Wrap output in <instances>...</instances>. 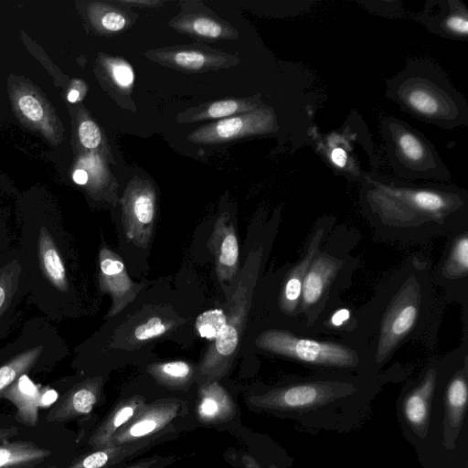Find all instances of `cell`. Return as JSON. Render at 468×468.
<instances>
[{"label":"cell","mask_w":468,"mask_h":468,"mask_svg":"<svg viewBox=\"0 0 468 468\" xmlns=\"http://www.w3.org/2000/svg\"><path fill=\"white\" fill-rule=\"evenodd\" d=\"M171 327V322L163 320L159 316H152L135 327L132 337L135 342L151 340L165 334Z\"/></svg>","instance_id":"obj_34"},{"label":"cell","mask_w":468,"mask_h":468,"mask_svg":"<svg viewBox=\"0 0 468 468\" xmlns=\"http://www.w3.org/2000/svg\"><path fill=\"white\" fill-rule=\"evenodd\" d=\"M356 230L345 225L334 227L307 270L299 308V331L304 335L341 293L351 286L361 264L354 254L358 244Z\"/></svg>","instance_id":"obj_4"},{"label":"cell","mask_w":468,"mask_h":468,"mask_svg":"<svg viewBox=\"0 0 468 468\" xmlns=\"http://www.w3.org/2000/svg\"><path fill=\"white\" fill-rule=\"evenodd\" d=\"M388 155L397 175L410 179H447L449 174L432 145L407 124L388 118L383 122Z\"/></svg>","instance_id":"obj_12"},{"label":"cell","mask_w":468,"mask_h":468,"mask_svg":"<svg viewBox=\"0 0 468 468\" xmlns=\"http://www.w3.org/2000/svg\"><path fill=\"white\" fill-rule=\"evenodd\" d=\"M18 105L22 112L31 121L42 119L44 112L39 102L31 95H25L19 99Z\"/></svg>","instance_id":"obj_38"},{"label":"cell","mask_w":468,"mask_h":468,"mask_svg":"<svg viewBox=\"0 0 468 468\" xmlns=\"http://www.w3.org/2000/svg\"><path fill=\"white\" fill-rule=\"evenodd\" d=\"M304 335L344 339L367 346L361 330L359 308L341 298L318 317Z\"/></svg>","instance_id":"obj_25"},{"label":"cell","mask_w":468,"mask_h":468,"mask_svg":"<svg viewBox=\"0 0 468 468\" xmlns=\"http://www.w3.org/2000/svg\"><path fill=\"white\" fill-rule=\"evenodd\" d=\"M40 397L41 390L32 383L27 375L19 378L3 395V399H9L16 406V420L30 427L39 423Z\"/></svg>","instance_id":"obj_30"},{"label":"cell","mask_w":468,"mask_h":468,"mask_svg":"<svg viewBox=\"0 0 468 468\" xmlns=\"http://www.w3.org/2000/svg\"><path fill=\"white\" fill-rule=\"evenodd\" d=\"M26 426L19 423L15 415L0 414V443L19 434Z\"/></svg>","instance_id":"obj_37"},{"label":"cell","mask_w":468,"mask_h":468,"mask_svg":"<svg viewBox=\"0 0 468 468\" xmlns=\"http://www.w3.org/2000/svg\"><path fill=\"white\" fill-rule=\"evenodd\" d=\"M332 162L338 167L343 168L347 162V154L342 148H335L330 154Z\"/></svg>","instance_id":"obj_40"},{"label":"cell","mask_w":468,"mask_h":468,"mask_svg":"<svg viewBox=\"0 0 468 468\" xmlns=\"http://www.w3.org/2000/svg\"><path fill=\"white\" fill-rule=\"evenodd\" d=\"M440 367L441 359H432L418 383L406 393L401 403L405 421L421 439L428 434L431 402L439 383Z\"/></svg>","instance_id":"obj_23"},{"label":"cell","mask_w":468,"mask_h":468,"mask_svg":"<svg viewBox=\"0 0 468 468\" xmlns=\"http://www.w3.org/2000/svg\"><path fill=\"white\" fill-rule=\"evenodd\" d=\"M105 66L109 80L117 90V93L129 94L134 82V71L132 66L121 58H106Z\"/></svg>","instance_id":"obj_32"},{"label":"cell","mask_w":468,"mask_h":468,"mask_svg":"<svg viewBox=\"0 0 468 468\" xmlns=\"http://www.w3.org/2000/svg\"><path fill=\"white\" fill-rule=\"evenodd\" d=\"M440 29L447 35L454 37H466L468 31L467 15L461 10V7L454 8L443 16L440 23Z\"/></svg>","instance_id":"obj_35"},{"label":"cell","mask_w":468,"mask_h":468,"mask_svg":"<svg viewBox=\"0 0 468 468\" xmlns=\"http://www.w3.org/2000/svg\"><path fill=\"white\" fill-rule=\"evenodd\" d=\"M61 392L47 413L39 416L44 421L62 424L89 415L100 401L104 378L101 375L74 380L73 378L59 381Z\"/></svg>","instance_id":"obj_16"},{"label":"cell","mask_w":468,"mask_h":468,"mask_svg":"<svg viewBox=\"0 0 468 468\" xmlns=\"http://www.w3.org/2000/svg\"><path fill=\"white\" fill-rule=\"evenodd\" d=\"M360 205L379 239L399 243L422 244L468 224V195L453 187L366 178Z\"/></svg>","instance_id":"obj_2"},{"label":"cell","mask_w":468,"mask_h":468,"mask_svg":"<svg viewBox=\"0 0 468 468\" xmlns=\"http://www.w3.org/2000/svg\"><path fill=\"white\" fill-rule=\"evenodd\" d=\"M163 2L161 1H138V0H117V4L119 5H138L139 7H142V6H154V5H158L160 4H162Z\"/></svg>","instance_id":"obj_41"},{"label":"cell","mask_w":468,"mask_h":468,"mask_svg":"<svg viewBox=\"0 0 468 468\" xmlns=\"http://www.w3.org/2000/svg\"><path fill=\"white\" fill-rule=\"evenodd\" d=\"M144 56L162 66L187 73L229 69L239 62L236 56L202 44L151 49L145 51Z\"/></svg>","instance_id":"obj_18"},{"label":"cell","mask_w":468,"mask_h":468,"mask_svg":"<svg viewBox=\"0 0 468 468\" xmlns=\"http://www.w3.org/2000/svg\"><path fill=\"white\" fill-rule=\"evenodd\" d=\"M80 96V93L78 90H71L68 95V100L70 101V102H75L78 98Z\"/></svg>","instance_id":"obj_44"},{"label":"cell","mask_w":468,"mask_h":468,"mask_svg":"<svg viewBox=\"0 0 468 468\" xmlns=\"http://www.w3.org/2000/svg\"><path fill=\"white\" fill-rule=\"evenodd\" d=\"M235 413L236 406L232 398L218 381L201 383L197 404V414L201 422L223 423L232 419Z\"/></svg>","instance_id":"obj_29"},{"label":"cell","mask_w":468,"mask_h":468,"mask_svg":"<svg viewBox=\"0 0 468 468\" xmlns=\"http://www.w3.org/2000/svg\"><path fill=\"white\" fill-rule=\"evenodd\" d=\"M67 354L65 342L48 319L27 321L16 338L0 348V399L19 378L51 370Z\"/></svg>","instance_id":"obj_8"},{"label":"cell","mask_w":468,"mask_h":468,"mask_svg":"<svg viewBox=\"0 0 468 468\" xmlns=\"http://www.w3.org/2000/svg\"><path fill=\"white\" fill-rule=\"evenodd\" d=\"M176 31L197 40L210 42L237 39L239 32L199 1L181 3V11L169 21Z\"/></svg>","instance_id":"obj_21"},{"label":"cell","mask_w":468,"mask_h":468,"mask_svg":"<svg viewBox=\"0 0 468 468\" xmlns=\"http://www.w3.org/2000/svg\"><path fill=\"white\" fill-rule=\"evenodd\" d=\"M431 260L408 257L359 308L361 330L376 369L406 345L436 346L446 301L437 292Z\"/></svg>","instance_id":"obj_1"},{"label":"cell","mask_w":468,"mask_h":468,"mask_svg":"<svg viewBox=\"0 0 468 468\" xmlns=\"http://www.w3.org/2000/svg\"><path fill=\"white\" fill-rule=\"evenodd\" d=\"M29 290L25 258L18 248L0 254V340L9 332Z\"/></svg>","instance_id":"obj_19"},{"label":"cell","mask_w":468,"mask_h":468,"mask_svg":"<svg viewBox=\"0 0 468 468\" xmlns=\"http://www.w3.org/2000/svg\"><path fill=\"white\" fill-rule=\"evenodd\" d=\"M63 466H59V465H54V466H51V467H48V468H62Z\"/></svg>","instance_id":"obj_45"},{"label":"cell","mask_w":468,"mask_h":468,"mask_svg":"<svg viewBox=\"0 0 468 468\" xmlns=\"http://www.w3.org/2000/svg\"><path fill=\"white\" fill-rule=\"evenodd\" d=\"M197 367L183 360L154 363L147 372L160 385L171 389L186 388L196 377Z\"/></svg>","instance_id":"obj_31"},{"label":"cell","mask_w":468,"mask_h":468,"mask_svg":"<svg viewBox=\"0 0 468 468\" xmlns=\"http://www.w3.org/2000/svg\"><path fill=\"white\" fill-rule=\"evenodd\" d=\"M124 233L128 240L140 248L150 243L156 215V192L146 179L133 177L121 200Z\"/></svg>","instance_id":"obj_14"},{"label":"cell","mask_w":468,"mask_h":468,"mask_svg":"<svg viewBox=\"0 0 468 468\" xmlns=\"http://www.w3.org/2000/svg\"><path fill=\"white\" fill-rule=\"evenodd\" d=\"M226 323L225 310L212 309L197 316L196 328L201 337L215 341L221 335Z\"/></svg>","instance_id":"obj_33"},{"label":"cell","mask_w":468,"mask_h":468,"mask_svg":"<svg viewBox=\"0 0 468 468\" xmlns=\"http://www.w3.org/2000/svg\"><path fill=\"white\" fill-rule=\"evenodd\" d=\"M455 368L452 370L443 390V446L455 448V441L465 418L468 402V335L455 348Z\"/></svg>","instance_id":"obj_17"},{"label":"cell","mask_w":468,"mask_h":468,"mask_svg":"<svg viewBox=\"0 0 468 468\" xmlns=\"http://www.w3.org/2000/svg\"><path fill=\"white\" fill-rule=\"evenodd\" d=\"M262 106L259 96L227 98L207 101L176 115V122L192 123L207 120H221L247 113Z\"/></svg>","instance_id":"obj_27"},{"label":"cell","mask_w":468,"mask_h":468,"mask_svg":"<svg viewBox=\"0 0 468 468\" xmlns=\"http://www.w3.org/2000/svg\"><path fill=\"white\" fill-rule=\"evenodd\" d=\"M269 468H275V467H272V466H271V467H269Z\"/></svg>","instance_id":"obj_46"},{"label":"cell","mask_w":468,"mask_h":468,"mask_svg":"<svg viewBox=\"0 0 468 468\" xmlns=\"http://www.w3.org/2000/svg\"><path fill=\"white\" fill-rule=\"evenodd\" d=\"M79 137L82 145L89 149L96 148L101 141L98 125L90 120L84 121L80 124Z\"/></svg>","instance_id":"obj_36"},{"label":"cell","mask_w":468,"mask_h":468,"mask_svg":"<svg viewBox=\"0 0 468 468\" xmlns=\"http://www.w3.org/2000/svg\"><path fill=\"white\" fill-rule=\"evenodd\" d=\"M388 95L416 118L443 127L466 122L462 97L434 66L415 62L389 84Z\"/></svg>","instance_id":"obj_7"},{"label":"cell","mask_w":468,"mask_h":468,"mask_svg":"<svg viewBox=\"0 0 468 468\" xmlns=\"http://www.w3.org/2000/svg\"><path fill=\"white\" fill-rule=\"evenodd\" d=\"M335 224L334 217L327 216L317 219L306 237L296 261L284 266L280 271L273 302L281 321L277 327L298 333L299 308L307 270Z\"/></svg>","instance_id":"obj_11"},{"label":"cell","mask_w":468,"mask_h":468,"mask_svg":"<svg viewBox=\"0 0 468 468\" xmlns=\"http://www.w3.org/2000/svg\"><path fill=\"white\" fill-rule=\"evenodd\" d=\"M18 249L27 269V302L49 321L68 318L72 311L73 286L67 268L63 227L44 218H25Z\"/></svg>","instance_id":"obj_3"},{"label":"cell","mask_w":468,"mask_h":468,"mask_svg":"<svg viewBox=\"0 0 468 468\" xmlns=\"http://www.w3.org/2000/svg\"><path fill=\"white\" fill-rule=\"evenodd\" d=\"M357 390L352 378L337 373L291 381L251 396L249 402L264 410L305 413L351 396Z\"/></svg>","instance_id":"obj_10"},{"label":"cell","mask_w":468,"mask_h":468,"mask_svg":"<svg viewBox=\"0 0 468 468\" xmlns=\"http://www.w3.org/2000/svg\"><path fill=\"white\" fill-rule=\"evenodd\" d=\"M242 462L246 468H261L257 461L249 455H244L242 457Z\"/></svg>","instance_id":"obj_43"},{"label":"cell","mask_w":468,"mask_h":468,"mask_svg":"<svg viewBox=\"0 0 468 468\" xmlns=\"http://www.w3.org/2000/svg\"><path fill=\"white\" fill-rule=\"evenodd\" d=\"M99 284L101 290L112 298L107 318L122 311L143 287L142 283L130 278L122 258L106 246H102L99 252Z\"/></svg>","instance_id":"obj_22"},{"label":"cell","mask_w":468,"mask_h":468,"mask_svg":"<svg viewBox=\"0 0 468 468\" xmlns=\"http://www.w3.org/2000/svg\"><path fill=\"white\" fill-rule=\"evenodd\" d=\"M175 460V456L153 455L151 457H146L137 462H133L127 466L121 468H165L166 465L174 463Z\"/></svg>","instance_id":"obj_39"},{"label":"cell","mask_w":468,"mask_h":468,"mask_svg":"<svg viewBox=\"0 0 468 468\" xmlns=\"http://www.w3.org/2000/svg\"><path fill=\"white\" fill-rule=\"evenodd\" d=\"M146 403L142 395H133L120 400L97 425L86 442L88 450L111 445L114 434L126 424Z\"/></svg>","instance_id":"obj_28"},{"label":"cell","mask_w":468,"mask_h":468,"mask_svg":"<svg viewBox=\"0 0 468 468\" xmlns=\"http://www.w3.org/2000/svg\"><path fill=\"white\" fill-rule=\"evenodd\" d=\"M431 278L446 303L462 306L463 328H468V224L446 236L441 256L432 266Z\"/></svg>","instance_id":"obj_13"},{"label":"cell","mask_w":468,"mask_h":468,"mask_svg":"<svg viewBox=\"0 0 468 468\" xmlns=\"http://www.w3.org/2000/svg\"><path fill=\"white\" fill-rule=\"evenodd\" d=\"M207 247L214 256L217 277L227 291L239 271V249L233 222L228 212L216 220Z\"/></svg>","instance_id":"obj_24"},{"label":"cell","mask_w":468,"mask_h":468,"mask_svg":"<svg viewBox=\"0 0 468 468\" xmlns=\"http://www.w3.org/2000/svg\"><path fill=\"white\" fill-rule=\"evenodd\" d=\"M185 410L184 401L165 398L145 403L112 437L111 445H122L154 437L170 429Z\"/></svg>","instance_id":"obj_20"},{"label":"cell","mask_w":468,"mask_h":468,"mask_svg":"<svg viewBox=\"0 0 468 468\" xmlns=\"http://www.w3.org/2000/svg\"><path fill=\"white\" fill-rule=\"evenodd\" d=\"M265 249L261 243L248 252L231 287L225 310L226 325L221 335L209 346L199 365L196 377L202 380L218 381L230 369L240 346L254 292L261 274Z\"/></svg>","instance_id":"obj_5"},{"label":"cell","mask_w":468,"mask_h":468,"mask_svg":"<svg viewBox=\"0 0 468 468\" xmlns=\"http://www.w3.org/2000/svg\"><path fill=\"white\" fill-rule=\"evenodd\" d=\"M76 439L66 425L52 424L39 417L37 426L0 443V468H48L64 466L76 455Z\"/></svg>","instance_id":"obj_9"},{"label":"cell","mask_w":468,"mask_h":468,"mask_svg":"<svg viewBox=\"0 0 468 468\" xmlns=\"http://www.w3.org/2000/svg\"><path fill=\"white\" fill-rule=\"evenodd\" d=\"M254 345L261 351L323 370L345 373L375 368L368 347L355 341L313 337L271 326L259 333Z\"/></svg>","instance_id":"obj_6"},{"label":"cell","mask_w":468,"mask_h":468,"mask_svg":"<svg viewBox=\"0 0 468 468\" xmlns=\"http://www.w3.org/2000/svg\"><path fill=\"white\" fill-rule=\"evenodd\" d=\"M274 125L272 111L262 105L252 112L199 126L187 139L194 144H218L272 132Z\"/></svg>","instance_id":"obj_15"},{"label":"cell","mask_w":468,"mask_h":468,"mask_svg":"<svg viewBox=\"0 0 468 468\" xmlns=\"http://www.w3.org/2000/svg\"><path fill=\"white\" fill-rule=\"evenodd\" d=\"M73 180L78 185H85L88 182V173L83 169H77L73 173Z\"/></svg>","instance_id":"obj_42"},{"label":"cell","mask_w":468,"mask_h":468,"mask_svg":"<svg viewBox=\"0 0 468 468\" xmlns=\"http://www.w3.org/2000/svg\"><path fill=\"white\" fill-rule=\"evenodd\" d=\"M173 428L145 440L122 444L109 445L76 455L62 468H112L135 458L152 447L164 441L172 434Z\"/></svg>","instance_id":"obj_26"}]
</instances>
